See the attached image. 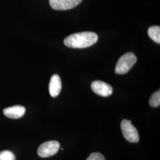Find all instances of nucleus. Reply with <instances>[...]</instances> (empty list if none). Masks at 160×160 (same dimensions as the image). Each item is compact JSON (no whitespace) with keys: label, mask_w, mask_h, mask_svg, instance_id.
<instances>
[{"label":"nucleus","mask_w":160,"mask_h":160,"mask_svg":"<svg viewBox=\"0 0 160 160\" xmlns=\"http://www.w3.org/2000/svg\"><path fill=\"white\" fill-rule=\"evenodd\" d=\"M97 34L92 32H83L71 34L64 40L65 45L72 48H86L97 42Z\"/></svg>","instance_id":"f257e3e1"},{"label":"nucleus","mask_w":160,"mask_h":160,"mask_svg":"<svg viewBox=\"0 0 160 160\" xmlns=\"http://www.w3.org/2000/svg\"><path fill=\"white\" fill-rule=\"evenodd\" d=\"M137 58L132 52L123 55L116 63L114 71L117 74H126L137 62Z\"/></svg>","instance_id":"f03ea898"},{"label":"nucleus","mask_w":160,"mask_h":160,"mask_svg":"<svg viewBox=\"0 0 160 160\" xmlns=\"http://www.w3.org/2000/svg\"><path fill=\"white\" fill-rule=\"evenodd\" d=\"M121 129L123 137L130 142H138L139 136L137 128L132 125L131 120L126 119L121 122Z\"/></svg>","instance_id":"7ed1b4c3"},{"label":"nucleus","mask_w":160,"mask_h":160,"mask_svg":"<svg viewBox=\"0 0 160 160\" xmlns=\"http://www.w3.org/2000/svg\"><path fill=\"white\" fill-rule=\"evenodd\" d=\"M60 148L57 141H49L41 144L38 149V154L42 158H47L56 154Z\"/></svg>","instance_id":"20e7f679"},{"label":"nucleus","mask_w":160,"mask_h":160,"mask_svg":"<svg viewBox=\"0 0 160 160\" xmlns=\"http://www.w3.org/2000/svg\"><path fill=\"white\" fill-rule=\"evenodd\" d=\"M82 0H49L52 8L56 10H67L78 6Z\"/></svg>","instance_id":"39448f33"},{"label":"nucleus","mask_w":160,"mask_h":160,"mask_svg":"<svg viewBox=\"0 0 160 160\" xmlns=\"http://www.w3.org/2000/svg\"><path fill=\"white\" fill-rule=\"evenodd\" d=\"M92 90L102 97H108L112 95L113 88L112 86L102 81H94L91 84Z\"/></svg>","instance_id":"423d86ee"},{"label":"nucleus","mask_w":160,"mask_h":160,"mask_svg":"<svg viewBox=\"0 0 160 160\" xmlns=\"http://www.w3.org/2000/svg\"><path fill=\"white\" fill-rule=\"evenodd\" d=\"M26 109L20 105H16L8 107L3 110L4 114L8 118L19 119L25 114Z\"/></svg>","instance_id":"0eeeda50"},{"label":"nucleus","mask_w":160,"mask_h":160,"mask_svg":"<svg viewBox=\"0 0 160 160\" xmlns=\"http://www.w3.org/2000/svg\"><path fill=\"white\" fill-rule=\"evenodd\" d=\"M62 89V82L60 77L57 74L53 75L51 78L49 85V91L52 97H57Z\"/></svg>","instance_id":"6e6552de"},{"label":"nucleus","mask_w":160,"mask_h":160,"mask_svg":"<svg viewBox=\"0 0 160 160\" xmlns=\"http://www.w3.org/2000/svg\"><path fill=\"white\" fill-rule=\"evenodd\" d=\"M149 38L155 42L160 43V28L158 26H151L148 30Z\"/></svg>","instance_id":"1a4fd4ad"},{"label":"nucleus","mask_w":160,"mask_h":160,"mask_svg":"<svg viewBox=\"0 0 160 160\" xmlns=\"http://www.w3.org/2000/svg\"><path fill=\"white\" fill-rule=\"evenodd\" d=\"M149 105L153 108H157L160 105V92L157 91L153 93L149 101Z\"/></svg>","instance_id":"9d476101"},{"label":"nucleus","mask_w":160,"mask_h":160,"mask_svg":"<svg viewBox=\"0 0 160 160\" xmlns=\"http://www.w3.org/2000/svg\"><path fill=\"white\" fill-rule=\"evenodd\" d=\"M14 154L10 151L4 150L0 151V160H15Z\"/></svg>","instance_id":"9b49d317"},{"label":"nucleus","mask_w":160,"mask_h":160,"mask_svg":"<svg viewBox=\"0 0 160 160\" xmlns=\"http://www.w3.org/2000/svg\"><path fill=\"white\" fill-rule=\"evenodd\" d=\"M86 160H105L104 157L99 152H93L87 158Z\"/></svg>","instance_id":"f8f14e48"},{"label":"nucleus","mask_w":160,"mask_h":160,"mask_svg":"<svg viewBox=\"0 0 160 160\" xmlns=\"http://www.w3.org/2000/svg\"><path fill=\"white\" fill-rule=\"evenodd\" d=\"M63 149H63V148H61V150H63Z\"/></svg>","instance_id":"ddd939ff"}]
</instances>
